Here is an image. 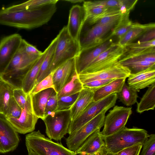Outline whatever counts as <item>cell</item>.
I'll list each match as a JSON object with an SVG mask.
<instances>
[{"label": "cell", "instance_id": "cell-1", "mask_svg": "<svg viewBox=\"0 0 155 155\" xmlns=\"http://www.w3.org/2000/svg\"><path fill=\"white\" fill-rule=\"evenodd\" d=\"M57 3L28 10L0 9V24L19 28L31 29L49 21L57 10Z\"/></svg>", "mask_w": 155, "mask_h": 155}, {"label": "cell", "instance_id": "cell-2", "mask_svg": "<svg viewBox=\"0 0 155 155\" xmlns=\"http://www.w3.org/2000/svg\"><path fill=\"white\" fill-rule=\"evenodd\" d=\"M145 130L134 127H125L116 133L107 136H102L104 149L107 152L116 154L126 148L138 144H143L148 136Z\"/></svg>", "mask_w": 155, "mask_h": 155}, {"label": "cell", "instance_id": "cell-3", "mask_svg": "<svg viewBox=\"0 0 155 155\" xmlns=\"http://www.w3.org/2000/svg\"><path fill=\"white\" fill-rule=\"evenodd\" d=\"M38 59L28 56L24 52L20 45L0 78L14 88H21L26 74Z\"/></svg>", "mask_w": 155, "mask_h": 155}, {"label": "cell", "instance_id": "cell-4", "mask_svg": "<svg viewBox=\"0 0 155 155\" xmlns=\"http://www.w3.org/2000/svg\"><path fill=\"white\" fill-rule=\"evenodd\" d=\"M27 148L37 155H76L74 152L61 143H56L45 136L38 130L27 134L25 137Z\"/></svg>", "mask_w": 155, "mask_h": 155}, {"label": "cell", "instance_id": "cell-5", "mask_svg": "<svg viewBox=\"0 0 155 155\" xmlns=\"http://www.w3.org/2000/svg\"><path fill=\"white\" fill-rule=\"evenodd\" d=\"M57 36L58 39L50 69V73L67 61L76 57L81 51L78 41L69 35L66 26L62 28Z\"/></svg>", "mask_w": 155, "mask_h": 155}, {"label": "cell", "instance_id": "cell-6", "mask_svg": "<svg viewBox=\"0 0 155 155\" xmlns=\"http://www.w3.org/2000/svg\"><path fill=\"white\" fill-rule=\"evenodd\" d=\"M117 99V94L114 93L97 101H92L79 115L71 121L69 134L78 130L100 113H106L115 105Z\"/></svg>", "mask_w": 155, "mask_h": 155}, {"label": "cell", "instance_id": "cell-7", "mask_svg": "<svg viewBox=\"0 0 155 155\" xmlns=\"http://www.w3.org/2000/svg\"><path fill=\"white\" fill-rule=\"evenodd\" d=\"M43 120L48 138L57 141L60 140L68 134L71 121L70 110L52 112L46 116Z\"/></svg>", "mask_w": 155, "mask_h": 155}, {"label": "cell", "instance_id": "cell-8", "mask_svg": "<svg viewBox=\"0 0 155 155\" xmlns=\"http://www.w3.org/2000/svg\"><path fill=\"white\" fill-rule=\"evenodd\" d=\"M91 28L83 25L79 35L78 42L81 50L93 48L103 43L112 36H106L114 26L96 23Z\"/></svg>", "mask_w": 155, "mask_h": 155}, {"label": "cell", "instance_id": "cell-9", "mask_svg": "<svg viewBox=\"0 0 155 155\" xmlns=\"http://www.w3.org/2000/svg\"><path fill=\"white\" fill-rule=\"evenodd\" d=\"M126 52L125 48L113 43L80 74L93 73L110 67L118 63Z\"/></svg>", "mask_w": 155, "mask_h": 155}, {"label": "cell", "instance_id": "cell-10", "mask_svg": "<svg viewBox=\"0 0 155 155\" xmlns=\"http://www.w3.org/2000/svg\"><path fill=\"white\" fill-rule=\"evenodd\" d=\"M132 113L131 107L114 106L105 117L101 135H110L124 127Z\"/></svg>", "mask_w": 155, "mask_h": 155}, {"label": "cell", "instance_id": "cell-11", "mask_svg": "<svg viewBox=\"0 0 155 155\" xmlns=\"http://www.w3.org/2000/svg\"><path fill=\"white\" fill-rule=\"evenodd\" d=\"M105 114L100 113L78 130L69 135L66 139L68 148L75 152L90 136L101 129L104 126Z\"/></svg>", "mask_w": 155, "mask_h": 155}, {"label": "cell", "instance_id": "cell-12", "mask_svg": "<svg viewBox=\"0 0 155 155\" xmlns=\"http://www.w3.org/2000/svg\"><path fill=\"white\" fill-rule=\"evenodd\" d=\"M15 33L2 38L0 41V77L18 51L22 40Z\"/></svg>", "mask_w": 155, "mask_h": 155}, {"label": "cell", "instance_id": "cell-13", "mask_svg": "<svg viewBox=\"0 0 155 155\" xmlns=\"http://www.w3.org/2000/svg\"><path fill=\"white\" fill-rule=\"evenodd\" d=\"M38 119L33 111L31 96L29 94L20 117L18 118H9L7 119L18 133L25 134L34 131Z\"/></svg>", "mask_w": 155, "mask_h": 155}, {"label": "cell", "instance_id": "cell-14", "mask_svg": "<svg viewBox=\"0 0 155 155\" xmlns=\"http://www.w3.org/2000/svg\"><path fill=\"white\" fill-rule=\"evenodd\" d=\"M130 74V70L119 62L104 69L95 72L78 74L83 84L92 81L107 79L126 78Z\"/></svg>", "mask_w": 155, "mask_h": 155}, {"label": "cell", "instance_id": "cell-15", "mask_svg": "<svg viewBox=\"0 0 155 155\" xmlns=\"http://www.w3.org/2000/svg\"><path fill=\"white\" fill-rule=\"evenodd\" d=\"M19 142L18 133L4 116H0V153L15 150Z\"/></svg>", "mask_w": 155, "mask_h": 155}, {"label": "cell", "instance_id": "cell-16", "mask_svg": "<svg viewBox=\"0 0 155 155\" xmlns=\"http://www.w3.org/2000/svg\"><path fill=\"white\" fill-rule=\"evenodd\" d=\"M113 43L109 39L97 47L80 51L75 57V67L76 73L80 74L101 53L107 49Z\"/></svg>", "mask_w": 155, "mask_h": 155}, {"label": "cell", "instance_id": "cell-17", "mask_svg": "<svg viewBox=\"0 0 155 155\" xmlns=\"http://www.w3.org/2000/svg\"><path fill=\"white\" fill-rule=\"evenodd\" d=\"M75 61V58L70 59L54 70L53 81L54 90L57 93L69 81L76 71Z\"/></svg>", "mask_w": 155, "mask_h": 155}, {"label": "cell", "instance_id": "cell-18", "mask_svg": "<svg viewBox=\"0 0 155 155\" xmlns=\"http://www.w3.org/2000/svg\"><path fill=\"white\" fill-rule=\"evenodd\" d=\"M85 18V12L83 6L77 5L72 7L69 11L68 22L66 26L69 35L78 41Z\"/></svg>", "mask_w": 155, "mask_h": 155}, {"label": "cell", "instance_id": "cell-19", "mask_svg": "<svg viewBox=\"0 0 155 155\" xmlns=\"http://www.w3.org/2000/svg\"><path fill=\"white\" fill-rule=\"evenodd\" d=\"M83 7L85 12L84 24L88 25H94L98 22L107 15L114 12L122 11L117 8H108L102 6L94 5L90 1H84Z\"/></svg>", "mask_w": 155, "mask_h": 155}, {"label": "cell", "instance_id": "cell-20", "mask_svg": "<svg viewBox=\"0 0 155 155\" xmlns=\"http://www.w3.org/2000/svg\"><path fill=\"white\" fill-rule=\"evenodd\" d=\"M128 85L139 92L155 83V68H151L135 74H130L127 79Z\"/></svg>", "mask_w": 155, "mask_h": 155}, {"label": "cell", "instance_id": "cell-21", "mask_svg": "<svg viewBox=\"0 0 155 155\" xmlns=\"http://www.w3.org/2000/svg\"><path fill=\"white\" fill-rule=\"evenodd\" d=\"M100 129L95 131L85 140L75 152L76 154L93 155L104 147Z\"/></svg>", "mask_w": 155, "mask_h": 155}, {"label": "cell", "instance_id": "cell-22", "mask_svg": "<svg viewBox=\"0 0 155 155\" xmlns=\"http://www.w3.org/2000/svg\"><path fill=\"white\" fill-rule=\"evenodd\" d=\"M154 28V23L142 24L137 22H134L132 27L119 39L117 44L120 46L125 48L127 45L132 43L137 39L139 38L146 32Z\"/></svg>", "mask_w": 155, "mask_h": 155}, {"label": "cell", "instance_id": "cell-23", "mask_svg": "<svg viewBox=\"0 0 155 155\" xmlns=\"http://www.w3.org/2000/svg\"><path fill=\"white\" fill-rule=\"evenodd\" d=\"M49 88L34 94H31L32 108L35 114L43 120L45 118V112L48 100L54 91Z\"/></svg>", "mask_w": 155, "mask_h": 155}, {"label": "cell", "instance_id": "cell-24", "mask_svg": "<svg viewBox=\"0 0 155 155\" xmlns=\"http://www.w3.org/2000/svg\"><path fill=\"white\" fill-rule=\"evenodd\" d=\"M126 52L121 58L144 54L155 53V39L145 42L131 43L126 46Z\"/></svg>", "mask_w": 155, "mask_h": 155}, {"label": "cell", "instance_id": "cell-25", "mask_svg": "<svg viewBox=\"0 0 155 155\" xmlns=\"http://www.w3.org/2000/svg\"><path fill=\"white\" fill-rule=\"evenodd\" d=\"M94 93V92L85 88L79 93L77 99L70 109L71 121L79 115L93 101Z\"/></svg>", "mask_w": 155, "mask_h": 155}, {"label": "cell", "instance_id": "cell-26", "mask_svg": "<svg viewBox=\"0 0 155 155\" xmlns=\"http://www.w3.org/2000/svg\"><path fill=\"white\" fill-rule=\"evenodd\" d=\"M47 51V48L30 69L24 79L22 88L27 94H30L35 85L37 76Z\"/></svg>", "mask_w": 155, "mask_h": 155}, {"label": "cell", "instance_id": "cell-27", "mask_svg": "<svg viewBox=\"0 0 155 155\" xmlns=\"http://www.w3.org/2000/svg\"><path fill=\"white\" fill-rule=\"evenodd\" d=\"M126 78H117L94 92L93 101H97L111 94L118 93L125 83Z\"/></svg>", "mask_w": 155, "mask_h": 155}, {"label": "cell", "instance_id": "cell-28", "mask_svg": "<svg viewBox=\"0 0 155 155\" xmlns=\"http://www.w3.org/2000/svg\"><path fill=\"white\" fill-rule=\"evenodd\" d=\"M58 39V37L57 36L51 41L47 48V51L41 66L37 78L35 85L44 79L51 73L50 72V69L53 60Z\"/></svg>", "mask_w": 155, "mask_h": 155}, {"label": "cell", "instance_id": "cell-29", "mask_svg": "<svg viewBox=\"0 0 155 155\" xmlns=\"http://www.w3.org/2000/svg\"><path fill=\"white\" fill-rule=\"evenodd\" d=\"M137 0H105L90 1L96 5L120 9L124 12H130L135 7Z\"/></svg>", "mask_w": 155, "mask_h": 155}, {"label": "cell", "instance_id": "cell-30", "mask_svg": "<svg viewBox=\"0 0 155 155\" xmlns=\"http://www.w3.org/2000/svg\"><path fill=\"white\" fill-rule=\"evenodd\" d=\"M155 107V83L148 87L139 103L137 111L140 114L146 111L154 110Z\"/></svg>", "mask_w": 155, "mask_h": 155}, {"label": "cell", "instance_id": "cell-31", "mask_svg": "<svg viewBox=\"0 0 155 155\" xmlns=\"http://www.w3.org/2000/svg\"><path fill=\"white\" fill-rule=\"evenodd\" d=\"M83 88V84L75 71L69 81L57 93V97L70 96L79 93Z\"/></svg>", "mask_w": 155, "mask_h": 155}, {"label": "cell", "instance_id": "cell-32", "mask_svg": "<svg viewBox=\"0 0 155 155\" xmlns=\"http://www.w3.org/2000/svg\"><path fill=\"white\" fill-rule=\"evenodd\" d=\"M14 88L0 78V114L4 116L9 102L13 97Z\"/></svg>", "mask_w": 155, "mask_h": 155}, {"label": "cell", "instance_id": "cell-33", "mask_svg": "<svg viewBox=\"0 0 155 155\" xmlns=\"http://www.w3.org/2000/svg\"><path fill=\"white\" fill-rule=\"evenodd\" d=\"M121 65L127 68L130 74H135L148 69L155 68V63L133 59H120L118 61Z\"/></svg>", "mask_w": 155, "mask_h": 155}, {"label": "cell", "instance_id": "cell-34", "mask_svg": "<svg viewBox=\"0 0 155 155\" xmlns=\"http://www.w3.org/2000/svg\"><path fill=\"white\" fill-rule=\"evenodd\" d=\"M130 12L123 13L115 25L111 36H115L119 39L122 38L132 27L133 22L129 18Z\"/></svg>", "mask_w": 155, "mask_h": 155}, {"label": "cell", "instance_id": "cell-35", "mask_svg": "<svg viewBox=\"0 0 155 155\" xmlns=\"http://www.w3.org/2000/svg\"><path fill=\"white\" fill-rule=\"evenodd\" d=\"M117 94V99L127 106H131L138 103L137 99L138 96L137 92L130 88L125 83Z\"/></svg>", "mask_w": 155, "mask_h": 155}, {"label": "cell", "instance_id": "cell-36", "mask_svg": "<svg viewBox=\"0 0 155 155\" xmlns=\"http://www.w3.org/2000/svg\"><path fill=\"white\" fill-rule=\"evenodd\" d=\"M58 0H31L7 7L11 10L33 9L47 4L57 3Z\"/></svg>", "mask_w": 155, "mask_h": 155}, {"label": "cell", "instance_id": "cell-37", "mask_svg": "<svg viewBox=\"0 0 155 155\" xmlns=\"http://www.w3.org/2000/svg\"><path fill=\"white\" fill-rule=\"evenodd\" d=\"M79 94V93L70 96L57 97L56 111L70 110L77 99Z\"/></svg>", "mask_w": 155, "mask_h": 155}, {"label": "cell", "instance_id": "cell-38", "mask_svg": "<svg viewBox=\"0 0 155 155\" xmlns=\"http://www.w3.org/2000/svg\"><path fill=\"white\" fill-rule=\"evenodd\" d=\"M54 72V71H52L44 79L36 84L29 94H34L49 88H52L54 90L53 81V76Z\"/></svg>", "mask_w": 155, "mask_h": 155}, {"label": "cell", "instance_id": "cell-39", "mask_svg": "<svg viewBox=\"0 0 155 155\" xmlns=\"http://www.w3.org/2000/svg\"><path fill=\"white\" fill-rule=\"evenodd\" d=\"M22 109L12 97L9 102L6 114L4 116L6 119L9 118H18L21 114Z\"/></svg>", "mask_w": 155, "mask_h": 155}, {"label": "cell", "instance_id": "cell-40", "mask_svg": "<svg viewBox=\"0 0 155 155\" xmlns=\"http://www.w3.org/2000/svg\"><path fill=\"white\" fill-rule=\"evenodd\" d=\"M140 155H155V134L149 135L142 144Z\"/></svg>", "mask_w": 155, "mask_h": 155}, {"label": "cell", "instance_id": "cell-41", "mask_svg": "<svg viewBox=\"0 0 155 155\" xmlns=\"http://www.w3.org/2000/svg\"><path fill=\"white\" fill-rule=\"evenodd\" d=\"M20 46L24 52L30 57L38 59L43 53L23 39L21 41Z\"/></svg>", "mask_w": 155, "mask_h": 155}, {"label": "cell", "instance_id": "cell-42", "mask_svg": "<svg viewBox=\"0 0 155 155\" xmlns=\"http://www.w3.org/2000/svg\"><path fill=\"white\" fill-rule=\"evenodd\" d=\"M123 13H124L120 11L110 13L101 18L97 23L103 25H110L114 27Z\"/></svg>", "mask_w": 155, "mask_h": 155}, {"label": "cell", "instance_id": "cell-43", "mask_svg": "<svg viewBox=\"0 0 155 155\" xmlns=\"http://www.w3.org/2000/svg\"><path fill=\"white\" fill-rule=\"evenodd\" d=\"M28 94L21 88H14L13 97L17 104L22 109H23L27 101Z\"/></svg>", "mask_w": 155, "mask_h": 155}, {"label": "cell", "instance_id": "cell-44", "mask_svg": "<svg viewBox=\"0 0 155 155\" xmlns=\"http://www.w3.org/2000/svg\"><path fill=\"white\" fill-rule=\"evenodd\" d=\"M114 79L98 80L92 81L83 84V88L94 92L108 84Z\"/></svg>", "mask_w": 155, "mask_h": 155}, {"label": "cell", "instance_id": "cell-45", "mask_svg": "<svg viewBox=\"0 0 155 155\" xmlns=\"http://www.w3.org/2000/svg\"><path fill=\"white\" fill-rule=\"evenodd\" d=\"M58 105L57 93L54 91L49 97L46 106L45 117L51 113L56 111Z\"/></svg>", "mask_w": 155, "mask_h": 155}, {"label": "cell", "instance_id": "cell-46", "mask_svg": "<svg viewBox=\"0 0 155 155\" xmlns=\"http://www.w3.org/2000/svg\"><path fill=\"white\" fill-rule=\"evenodd\" d=\"M142 144H138L125 149L116 155H140Z\"/></svg>", "mask_w": 155, "mask_h": 155}, {"label": "cell", "instance_id": "cell-47", "mask_svg": "<svg viewBox=\"0 0 155 155\" xmlns=\"http://www.w3.org/2000/svg\"><path fill=\"white\" fill-rule=\"evenodd\" d=\"M138 41L145 42L155 39V28L149 30L143 34Z\"/></svg>", "mask_w": 155, "mask_h": 155}, {"label": "cell", "instance_id": "cell-48", "mask_svg": "<svg viewBox=\"0 0 155 155\" xmlns=\"http://www.w3.org/2000/svg\"><path fill=\"white\" fill-rule=\"evenodd\" d=\"M66 1L72 3H76L84 2V1L82 0H65Z\"/></svg>", "mask_w": 155, "mask_h": 155}, {"label": "cell", "instance_id": "cell-49", "mask_svg": "<svg viewBox=\"0 0 155 155\" xmlns=\"http://www.w3.org/2000/svg\"><path fill=\"white\" fill-rule=\"evenodd\" d=\"M116 154H113L107 152L104 149V147L103 150V151L102 152V155H116Z\"/></svg>", "mask_w": 155, "mask_h": 155}, {"label": "cell", "instance_id": "cell-50", "mask_svg": "<svg viewBox=\"0 0 155 155\" xmlns=\"http://www.w3.org/2000/svg\"><path fill=\"white\" fill-rule=\"evenodd\" d=\"M104 147L102 149H101L100 150L96 153L94 154L93 155H102V152L104 148Z\"/></svg>", "mask_w": 155, "mask_h": 155}, {"label": "cell", "instance_id": "cell-51", "mask_svg": "<svg viewBox=\"0 0 155 155\" xmlns=\"http://www.w3.org/2000/svg\"><path fill=\"white\" fill-rule=\"evenodd\" d=\"M28 151L30 152L31 155H37L35 153H34L33 151H32L31 150L28 149L27 148Z\"/></svg>", "mask_w": 155, "mask_h": 155}, {"label": "cell", "instance_id": "cell-52", "mask_svg": "<svg viewBox=\"0 0 155 155\" xmlns=\"http://www.w3.org/2000/svg\"><path fill=\"white\" fill-rule=\"evenodd\" d=\"M28 151V155H31L30 152Z\"/></svg>", "mask_w": 155, "mask_h": 155}, {"label": "cell", "instance_id": "cell-53", "mask_svg": "<svg viewBox=\"0 0 155 155\" xmlns=\"http://www.w3.org/2000/svg\"><path fill=\"white\" fill-rule=\"evenodd\" d=\"M76 155H84V154H76Z\"/></svg>", "mask_w": 155, "mask_h": 155}]
</instances>
